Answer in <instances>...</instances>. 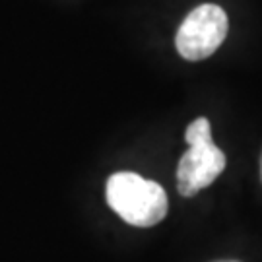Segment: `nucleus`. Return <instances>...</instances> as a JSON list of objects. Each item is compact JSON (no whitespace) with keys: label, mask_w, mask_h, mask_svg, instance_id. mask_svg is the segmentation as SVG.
Here are the masks:
<instances>
[{"label":"nucleus","mask_w":262,"mask_h":262,"mask_svg":"<svg viewBox=\"0 0 262 262\" xmlns=\"http://www.w3.org/2000/svg\"><path fill=\"white\" fill-rule=\"evenodd\" d=\"M105 196L126 224L136 227H151L167 215L165 190L156 181H148L138 173H113L105 187Z\"/></svg>","instance_id":"f257e3e1"},{"label":"nucleus","mask_w":262,"mask_h":262,"mask_svg":"<svg viewBox=\"0 0 262 262\" xmlns=\"http://www.w3.org/2000/svg\"><path fill=\"white\" fill-rule=\"evenodd\" d=\"M229 29L227 14L217 4H200L183 19L175 37L179 55L187 60H204L224 43Z\"/></svg>","instance_id":"f03ea898"},{"label":"nucleus","mask_w":262,"mask_h":262,"mask_svg":"<svg viewBox=\"0 0 262 262\" xmlns=\"http://www.w3.org/2000/svg\"><path fill=\"white\" fill-rule=\"evenodd\" d=\"M225 154L210 142L190 144L183 154L177 167V188L183 196H194L202 188L210 187L225 169Z\"/></svg>","instance_id":"7ed1b4c3"},{"label":"nucleus","mask_w":262,"mask_h":262,"mask_svg":"<svg viewBox=\"0 0 262 262\" xmlns=\"http://www.w3.org/2000/svg\"><path fill=\"white\" fill-rule=\"evenodd\" d=\"M185 140L187 144H200V142H210L212 140V128H210V121L206 117H200L196 121L188 124L187 132H185Z\"/></svg>","instance_id":"20e7f679"},{"label":"nucleus","mask_w":262,"mask_h":262,"mask_svg":"<svg viewBox=\"0 0 262 262\" xmlns=\"http://www.w3.org/2000/svg\"><path fill=\"white\" fill-rule=\"evenodd\" d=\"M260 179H262V156H260Z\"/></svg>","instance_id":"39448f33"}]
</instances>
